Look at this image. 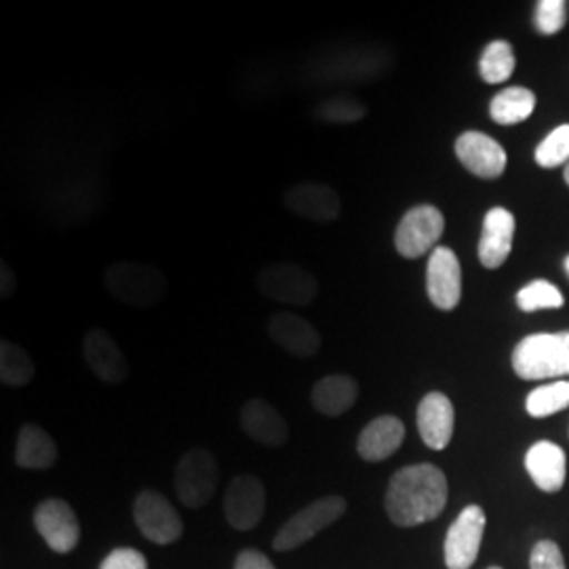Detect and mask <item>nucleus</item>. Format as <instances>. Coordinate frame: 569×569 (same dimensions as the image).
<instances>
[{
    "instance_id": "obj_5",
    "label": "nucleus",
    "mask_w": 569,
    "mask_h": 569,
    "mask_svg": "<svg viewBox=\"0 0 569 569\" xmlns=\"http://www.w3.org/2000/svg\"><path fill=\"white\" fill-rule=\"evenodd\" d=\"M348 505L342 496H323L308 507L298 510L283 528L277 531L272 540V549L287 550L298 549L315 536H319L323 529L336 523L345 515Z\"/></svg>"
},
{
    "instance_id": "obj_20",
    "label": "nucleus",
    "mask_w": 569,
    "mask_h": 569,
    "mask_svg": "<svg viewBox=\"0 0 569 569\" xmlns=\"http://www.w3.org/2000/svg\"><path fill=\"white\" fill-rule=\"evenodd\" d=\"M512 239H515V216L505 207L489 209L483 220L481 241H479L481 264L489 270L505 264L512 251Z\"/></svg>"
},
{
    "instance_id": "obj_2",
    "label": "nucleus",
    "mask_w": 569,
    "mask_h": 569,
    "mask_svg": "<svg viewBox=\"0 0 569 569\" xmlns=\"http://www.w3.org/2000/svg\"><path fill=\"white\" fill-rule=\"evenodd\" d=\"M103 284L110 296L131 308H154L167 296L163 270L146 262H114L103 272Z\"/></svg>"
},
{
    "instance_id": "obj_36",
    "label": "nucleus",
    "mask_w": 569,
    "mask_h": 569,
    "mask_svg": "<svg viewBox=\"0 0 569 569\" xmlns=\"http://www.w3.org/2000/svg\"><path fill=\"white\" fill-rule=\"evenodd\" d=\"M16 287H18V281H16L13 268L7 264V262H2L0 264V296L2 298H11L16 293Z\"/></svg>"
},
{
    "instance_id": "obj_15",
    "label": "nucleus",
    "mask_w": 569,
    "mask_h": 569,
    "mask_svg": "<svg viewBox=\"0 0 569 569\" xmlns=\"http://www.w3.org/2000/svg\"><path fill=\"white\" fill-rule=\"evenodd\" d=\"M82 357L87 367L103 385H122L129 376V363L114 338L100 327L87 331L82 340Z\"/></svg>"
},
{
    "instance_id": "obj_10",
    "label": "nucleus",
    "mask_w": 569,
    "mask_h": 569,
    "mask_svg": "<svg viewBox=\"0 0 569 569\" xmlns=\"http://www.w3.org/2000/svg\"><path fill=\"white\" fill-rule=\"evenodd\" d=\"M34 526L42 540L47 542V547L58 555L72 552L81 542L79 517L72 507L60 498L42 500L34 510Z\"/></svg>"
},
{
    "instance_id": "obj_35",
    "label": "nucleus",
    "mask_w": 569,
    "mask_h": 569,
    "mask_svg": "<svg viewBox=\"0 0 569 569\" xmlns=\"http://www.w3.org/2000/svg\"><path fill=\"white\" fill-rule=\"evenodd\" d=\"M234 569H277L264 552L256 549H244L239 552Z\"/></svg>"
},
{
    "instance_id": "obj_9",
    "label": "nucleus",
    "mask_w": 569,
    "mask_h": 569,
    "mask_svg": "<svg viewBox=\"0 0 569 569\" xmlns=\"http://www.w3.org/2000/svg\"><path fill=\"white\" fill-rule=\"evenodd\" d=\"M486 521V510L479 505H470L456 517L443 547L448 569H470L475 566L483 542Z\"/></svg>"
},
{
    "instance_id": "obj_6",
    "label": "nucleus",
    "mask_w": 569,
    "mask_h": 569,
    "mask_svg": "<svg viewBox=\"0 0 569 569\" xmlns=\"http://www.w3.org/2000/svg\"><path fill=\"white\" fill-rule=\"evenodd\" d=\"M258 291L272 302L287 306L312 305L319 296V283L305 266L274 262L258 274Z\"/></svg>"
},
{
    "instance_id": "obj_19",
    "label": "nucleus",
    "mask_w": 569,
    "mask_h": 569,
    "mask_svg": "<svg viewBox=\"0 0 569 569\" xmlns=\"http://www.w3.org/2000/svg\"><path fill=\"white\" fill-rule=\"evenodd\" d=\"M456 413L443 392H428L418 406V430L427 448L441 451L448 448L453 437Z\"/></svg>"
},
{
    "instance_id": "obj_29",
    "label": "nucleus",
    "mask_w": 569,
    "mask_h": 569,
    "mask_svg": "<svg viewBox=\"0 0 569 569\" xmlns=\"http://www.w3.org/2000/svg\"><path fill=\"white\" fill-rule=\"evenodd\" d=\"M317 119L323 122H333V124H348V122L361 121L366 119V103L348 98V96H336L327 98L315 108Z\"/></svg>"
},
{
    "instance_id": "obj_14",
    "label": "nucleus",
    "mask_w": 569,
    "mask_h": 569,
    "mask_svg": "<svg viewBox=\"0 0 569 569\" xmlns=\"http://www.w3.org/2000/svg\"><path fill=\"white\" fill-rule=\"evenodd\" d=\"M456 157L468 171L483 180H496L507 169V150L481 131H467L456 140Z\"/></svg>"
},
{
    "instance_id": "obj_30",
    "label": "nucleus",
    "mask_w": 569,
    "mask_h": 569,
    "mask_svg": "<svg viewBox=\"0 0 569 569\" xmlns=\"http://www.w3.org/2000/svg\"><path fill=\"white\" fill-rule=\"evenodd\" d=\"M517 306L523 312H536V310H549V308H561L563 306V296L555 284L538 279L526 284L517 293Z\"/></svg>"
},
{
    "instance_id": "obj_27",
    "label": "nucleus",
    "mask_w": 569,
    "mask_h": 569,
    "mask_svg": "<svg viewBox=\"0 0 569 569\" xmlns=\"http://www.w3.org/2000/svg\"><path fill=\"white\" fill-rule=\"evenodd\" d=\"M515 51L507 41L489 42L488 49L483 51L481 61H479V70H481V79L489 84H500V82L509 81L510 74L515 72Z\"/></svg>"
},
{
    "instance_id": "obj_12",
    "label": "nucleus",
    "mask_w": 569,
    "mask_h": 569,
    "mask_svg": "<svg viewBox=\"0 0 569 569\" xmlns=\"http://www.w3.org/2000/svg\"><path fill=\"white\" fill-rule=\"evenodd\" d=\"M373 72V60L355 49H326L306 66V77L317 84H345L367 81Z\"/></svg>"
},
{
    "instance_id": "obj_38",
    "label": "nucleus",
    "mask_w": 569,
    "mask_h": 569,
    "mask_svg": "<svg viewBox=\"0 0 569 569\" xmlns=\"http://www.w3.org/2000/svg\"><path fill=\"white\" fill-rule=\"evenodd\" d=\"M566 268H568V272H569V256H568V260H566Z\"/></svg>"
},
{
    "instance_id": "obj_8",
    "label": "nucleus",
    "mask_w": 569,
    "mask_h": 569,
    "mask_svg": "<svg viewBox=\"0 0 569 569\" xmlns=\"http://www.w3.org/2000/svg\"><path fill=\"white\" fill-rule=\"evenodd\" d=\"M136 526L154 545H171L183 533L182 517L163 493L154 489H143L133 502Z\"/></svg>"
},
{
    "instance_id": "obj_1",
    "label": "nucleus",
    "mask_w": 569,
    "mask_h": 569,
    "mask_svg": "<svg viewBox=\"0 0 569 569\" xmlns=\"http://www.w3.org/2000/svg\"><path fill=\"white\" fill-rule=\"evenodd\" d=\"M446 472L435 465H411L390 477L385 509L395 526L416 528L435 521L448 507Z\"/></svg>"
},
{
    "instance_id": "obj_22",
    "label": "nucleus",
    "mask_w": 569,
    "mask_h": 569,
    "mask_svg": "<svg viewBox=\"0 0 569 569\" xmlns=\"http://www.w3.org/2000/svg\"><path fill=\"white\" fill-rule=\"evenodd\" d=\"M526 468H528L531 481L542 489L555 493L563 488L566 475H568V458L566 451L557 443L538 441L526 453Z\"/></svg>"
},
{
    "instance_id": "obj_7",
    "label": "nucleus",
    "mask_w": 569,
    "mask_h": 569,
    "mask_svg": "<svg viewBox=\"0 0 569 569\" xmlns=\"http://www.w3.org/2000/svg\"><path fill=\"white\" fill-rule=\"evenodd\" d=\"M443 230H446V218L437 207L432 204L411 207L397 226L395 247L407 260L422 258L439 243V239L443 237Z\"/></svg>"
},
{
    "instance_id": "obj_25",
    "label": "nucleus",
    "mask_w": 569,
    "mask_h": 569,
    "mask_svg": "<svg viewBox=\"0 0 569 569\" xmlns=\"http://www.w3.org/2000/svg\"><path fill=\"white\" fill-rule=\"evenodd\" d=\"M533 110H536V96L526 87L505 89L489 103L491 119L505 127L528 121L529 117L533 114Z\"/></svg>"
},
{
    "instance_id": "obj_33",
    "label": "nucleus",
    "mask_w": 569,
    "mask_h": 569,
    "mask_svg": "<svg viewBox=\"0 0 569 569\" xmlns=\"http://www.w3.org/2000/svg\"><path fill=\"white\" fill-rule=\"evenodd\" d=\"M529 569H568L557 542L540 540L529 555Z\"/></svg>"
},
{
    "instance_id": "obj_17",
    "label": "nucleus",
    "mask_w": 569,
    "mask_h": 569,
    "mask_svg": "<svg viewBox=\"0 0 569 569\" xmlns=\"http://www.w3.org/2000/svg\"><path fill=\"white\" fill-rule=\"evenodd\" d=\"M266 331L270 340L281 346L284 352L298 359L315 357L321 350V333L319 329L308 323L296 312H277L268 319Z\"/></svg>"
},
{
    "instance_id": "obj_26",
    "label": "nucleus",
    "mask_w": 569,
    "mask_h": 569,
    "mask_svg": "<svg viewBox=\"0 0 569 569\" xmlns=\"http://www.w3.org/2000/svg\"><path fill=\"white\" fill-rule=\"evenodd\" d=\"M34 378V363L20 345L11 340L0 342V382L4 387H28Z\"/></svg>"
},
{
    "instance_id": "obj_23",
    "label": "nucleus",
    "mask_w": 569,
    "mask_h": 569,
    "mask_svg": "<svg viewBox=\"0 0 569 569\" xmlns=\"http://www.w3.org/2000/svg\"><path fill=\"white\" fill-rule=\"evenodd\" d=\"M310 399L321 416L338 418L357 403L359 385L352 376H345V373L326 376L315 385Z\"/></svg>"
},
{
    "instance_id": "obj_16",
    "label": "nucleus",
    "mask_w": 569,
    "mask_h": 569,
    "mask_svg": "<svg viewBox=\"0 0 569 569\" xmlns=\"http://www.w3.org/2000/svg\"><path fill=\"white\" fill-rule=\"evenodd\" d=\"M284 204L291 213L310 220V222H319V224L333 222L342 211L338 192L326 183L319 182H302L291 186L284 192Z\"/></svg>"
},
{
    "instance_id": "obj_37",
    "label": "nucleus",
    "mask_w": 569,
    "mask_h": 569,
    "mask_svg": "<svg viewBox=\"0 0 569 569\" xmlns=\"http://www.w3.org/2000/svg\"><path fill=\"white\" fill-rule=\"evenodd\" d=\"M566 182H568V186H569V164H568V169H566Z\"/></svg>"
},
{
    "instance_id": "obj_39",
    "label": "nucleus",
    "mask_w": 569,
    "mask_h": 569,
    "mask_svg": "<svg viewBox=\"0 0 569 569\" xmlns=\"http://www.w3.org/2000/svg\"><path fill=\"white\" fill-rule=\"evenodd\" d=\"M488 569H502V568H498V566H491V568H488Z\"/></svg>"
},
{
    "instance_id": "obj_31",
    "label": "nucleus",
    "mask_w": 569,
    "mask_h": 569,
    "mask_svg": "<svg viewBox=\"0 0 569 569\" xmlns=\"http://www.w3.org/2000/svg\"><path fill=\"white\" fill-rule=\"evenodd\" d=\"M569 161V124H559L536 148V163L545 169Z\"/></svg>"
},
{
    "instance_id": "obj_34",
    "label": "nucleus",
    "mask_w": 569,
    "mask_h": 569,
    "mask_svg": "<svg viewBox=\"0 0 569 569\" xmlns=\"http://www.w3.org/2000/svg\"><path fill=\"white\" fill-rule=\"evenodd\" d=\"M100 569H148V559L138 549H114L102 563Z\"/></svg>"
},
{
    "instance_id": "obj_4",
    "label": "nucleus",
    "mask_w": 569,
    "mask_h": 569,
    "mask_svg": "<svg viewBox=\"0 0 569 569\" xmlns=\"http://www.w3.org/2000/svg\"><path fill=\"white\" fill-rule=\"evenodd\" d=\"M220 467L216 456L204 448L188 449L176 467V493L186 509H203L216 496Z\"/></svg>"
},
{
    "instance_id": "obj_11",
    "label": "nucleus",
    "mask_w": 569,
    "mask_h": 569,
    "mask_svg": "<svg viewBox=\"0 0 569 569\" xmlns=\"http://www.w3.org/2000/svg\"><path fill=\"white\" fill-rule=\"evenodd\" d=\"M266 510L264 483L256 475H237L224 493V515L230 528L249 531L256 528Z\"/></svg>"
},
{
    "instance_id": "obj_24",
    "label": "nucleus",
    "mask_w": 569,
    "mask_h": 569,
    "mask_svg": "<svg viewBox=\"0 0 569 569\" xmlns=\"http://www.w3.org/2000/svg\"><path fill=\"white\" fill-rule=\"evenodd\" d=\"M58 460V446L47 430L37 425H23L16 446V465L28 470H47Z\"/></svg>"
},
{
    "instance_id": "obj_13",
    "label": "nucleus",
    "mask_w": 569,
    "mask_h": 569,
    "mask_svg": "<svg viewBox=\"0 0 569 569\" xmlns=\"http://www.w3.org/2000/svg\"><path fill=\"white\" fill-rule=\"evenodd\" d=\"M427 291L439 310H453L462 298V268L449 247H435L427 266Z\"/></svg>"
},
{
    "instance_id": "obj_32",
    "label": "nucleus",
    "mask_w": 569,
    "mask_h": 569,
    "mask_svg": "<svg viewBox=\"0 0 569 569\" xmlns=\"http://www.w3.org/2000/svg\"><path fill=\"white\" fill-rule=\"evenodd\" d=\"M566 26L563 0H540L536 4V28L542 34H557Z\"/></svg>"
},
{
    "instance_id": "obj_3",
    "label": "nucleus",
    "mask_w": 569,
    "mask_h": 569,
    "mask_svg": "<svg viewBox=\"0 0 569 569\" xmlns=\"http://www.w3.org/2000/svg\"><path fill=\"white\" fill-rule=\"evenodd\" d=\"M512 369L521 380H549L569 376V331L533 333L512 352Z\"/></svg>"
},
{
    "instance_id": "obj_21",
    "label": "nucleus",
    "mask_w": 569,
    "mask_h": 569,
    "mask_svg": "<svg viewBox=\"0 0 569 569\" xmlns=\"http://www.w3.org/2000/svg\"><path fill=\"white\" fill-rule=\"evenodd\" d=\"M406 439V425L395 416H380L371 420L357 439V453L366 462H382L397 453Z\"/></svg>"
},
{
    "instance_id": "obj_28",
    "label": "nucleus",
    "mask_w": 569,
    "mask_h": 569,
    "mask_svg": "<svg viewBox=\"0 0 569 569\" xmlns=\"http://www.w3.org/2000/svg\"><path fill=\"white\" fill-rule=\"evenodd\" d=\"M569 407V382L568 380H559L552 385H545L531 390L526 401L531 418H547L557 411H563Z\"/></svg>"
},
{
    "instance_id": "obj_18",
    "label": "nucleus",
    "mask_w": 569,
    "mask_h": 569,
    "mask_svg": "<svg viewBox=\"0 0 569 569\" xmlns=\"http://www.w3.org/2000/svg\"><path fill=\"white\" fill-rule=\"evenodd\" d=\"M241 428L249 439L266 448H283L289 441V427L281 411H277L264 399H249L241 407Z\"/></svg>"
}]
</instances>
